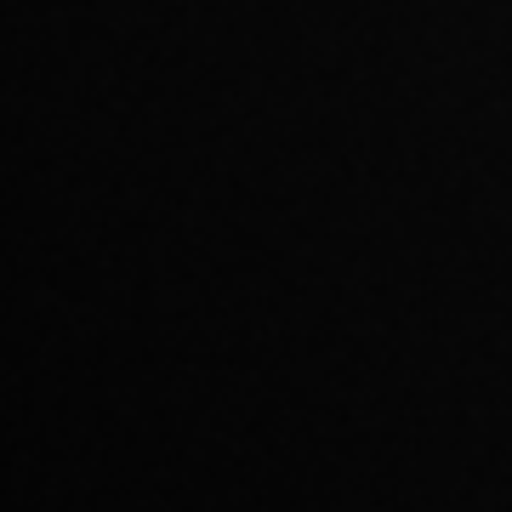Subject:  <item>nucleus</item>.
<instances>
[]
</instances>
